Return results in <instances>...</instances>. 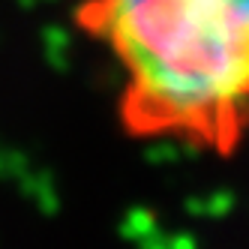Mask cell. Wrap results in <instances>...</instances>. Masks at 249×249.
Listing matches in <instances>:
<instances>
[{"instance_id":"cell-1","label":"cell","mask_w":249,"mask_h":249,"mask_svg":"<svg viewBox=\"0 0 249 249\" xmlns=\"http://www.w3.org/2000/svg\"><path fill=\"white\" fill-rule=\"evenodd\" d=\"M75 21L114 57L120 126L231 156L249 132V0H81Z\"/></svg>"}]
</instances>
